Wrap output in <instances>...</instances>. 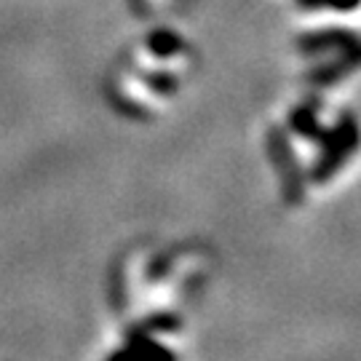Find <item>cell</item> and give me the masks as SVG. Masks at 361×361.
<instances>
[{
    "label": "cell",
    "mask_w": 361,
    "mask_h": 361,
    "mask_svg": "<svg viewBox=\"0 0 361 361\" xmlns=\"http://www.w3.org/2000/svg\"><path fill=\"white\" fill-rule=\"evenodd\" d=\"M126 350L134 356V361H177V353L164 343H158L153 332H145L142 326L129 332Z\"/></svg>",
    "instance_id": "5"
},
{
    "label": "cell",
    "mask_w": 361,
    "mask_h": 361,
    "mask_svg": "<svg viewBox=\"0 0 361 361\" xmlns=\"http://www.w3.org/2000/svg\"><path fill=\"white\" fill-rule=\"evenodd\" d=\"M286 126H289V131H295L300 140L313 142V145L322 142L324 134H326V126H324L322 118H319V107L310 102L292 107V110H289V118H286Z\"/></svg>",
    "instance_id": "4"
},
{
    "label": "cell",
    "mask_w": 361,
    "mask_h": 361,
    "mask_svg": "<svg viewBox=\"0 0 361 361\" xmlns=\"http://www.w3.org/2000/svg\"><path fill=\"white\" fill-rule=\"evenodd\" d=\"M322 150L316 155V161L308 169V180L316 185H326L329 180H335L343 171V166L348 164L353 155L359 153L361 147V123L353 113H343L337 118V123L332 129H326L322 142Z\"/></svg>",
    "instance_id": "1"
},
{
    "label": "cell",
    "mask_w": 361,
    "mask_h": 361,
    "mask_svg": "<svg viewBox=\"0 0 361 361\" xmlns=\"http://www.w3.org/2000/svg\"><path fill=\"white\" fill-rule=\"evenodd\" d=\"M322 6H329V8H335V11H356L361 6V0H322Z\"/></svg>",
    "instance_id": "8"
},
{
    "label": "cell",
    "mask_w": 361,
    "mask_h": 361,
    "mask_svg": "<svg viewBox=\"0 0 361 361\" xmlns=\"http://www.w3.org/2000/svg\"><path fill=\"white\" fill-rule=\"evenodd\" d=\"M110 361H134V356H131L126 348H121V350H116V353L110 356Z\"/></svg>",
    "instance_id": "9"
},
{
    "label": "cell",
    "mask_w": 361,
    "mask_h": 361,
    "mask_svg": "<svg viewBox=\"0 0 361 361\" xmlns=\"http://www.w3.org/2000/svg\"><path fill=\"white\" fill-rule=\"evenodd\" d=\"M361 40L343 32V30H326V32H310V35H302L300 38V49L308 54L316 51H343V49H353L359 46Z\"/></svg>",
    "instance_id": "6"
},
{
    "label": "cell",
    "mask_w": 361,
    "mask_h": 361,
    "mask_svg": "<svg viewBox=\"0 0 361 361\" xmlns=\"http://www.w3.org/2000/svg\"><path fill=\"white\" fill-rule=\"evenodd\" d=\"M265 147H268V158H271L273 169L281 180V193H284L286 204H302L305 198V185H308V174L300 166L295 147L289 142V134L281 126H271L268 137H265Z\"/></svg>",
    "instance_id": "2"
},
{
    "label": "cell",
    "mask_w": 361,
    "mask_h": 361,
    "mask_svg": "<svg viewBox=\"0 0 361 361\" xmlns=\"http://www.w3.org/2000/svg\"><path fill=\"white\" fill-rule=\"evenodd\" d=\"M182 326L177 313H153L147 322H142L145 332H177Z\"/></svg>",
    "instance_id": "7"
},
{
    "label": "cell",
    "mask_w": 361,
    "mask_h": 361,
    "mask_svg": "<svg viewBox=\"0 0 361 361\" xmlns=\"http://www.w3.org/2000/svg\"><path fill=\"white\" fill-rule=\"evenodd\" d=\"M359 67H361V46H353V49H345V51H337L335 59L313 67L308 73V80L313 86H332V83L343 80V78L350 75Z\"/></svg>",
    "instance_id": "3"
}]
</instances>
